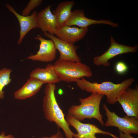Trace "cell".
Wrapping results in <instances>:
<instances>
[{
    "label": "cell",
    "instance_id": "obj_1",
    "mask_svg": "<svg viewBox=\"0 0 138 138\" xmlns=\"http://www.w3.org/2000/svg\"><path fill=\"white\" fill-rule=\"evenodd\" d=\"M132 78L126 79L119 84L108 81L99 83L91 82L82 77L76 82L81 89L91 94L97 93L105 95L106 101L110 104L114 105L117 102L120 95L125 91L135 82Z\"/></svg>",
    "mask_w": 138,
    "mask_h": 138
},
{
    "label": "cell",
    "instance_id": "obj_2",
    "mask_svg": "<svg viewBox=\"0 0 138 138\" xmlns=\"http://www.w3.org/2000/svg\"><path fill=\"white\" fill-rule=\"evenodd\" d=\"M55 84H47L44 89L42 100V108L45 118L50 122L55 123L59 129L64 131L66 138H74V133L71 130L64 114L56 100Z\"/></svg>",
    "mask_w": 138,
    "mask_h": 138
},
{
    "label": "cell",
    "instance_id": "obj_3",
    "mask_svg": "<svg viewBox=\"0 0 138 138\" xmlns=\"http://www.w3.org/2000/svg\"><path fill=\"white\" fill-rule=\"evenodd\" d=\"M104 95L97 93L91 94L85 98H79L80 104L72 105L68 109V114L80 121L85 119H95L104 125L102 115L100 110V103Z\"/></svg>",
    "mask_w": 138,
    "mask_h": 138
},
{
    "label": "cell",
    "instance_id": "obj_4",
    "mask_svg": "<svg viewBox=\"0 0 138 138\" xmlns=\"http://www.w3.org/2000/svg\"><path fill=\"white\" fill-rule=\"evenodd\" d=\"M53 65L58 77L67 83L76 82L82 77H90L92 75L90 67L80 62L58 60Z\"/></svg>",
    "mask_w": 138,
    "mask_h": 138
},
{
    "label": "cell",
    "instance_id": "obj_5",
    "mask_svg": "<svg viewBox=\"0 0 138 138\" xmlns=\"http://www.w3.org/2000/svg\"><path fill=\"white\" fill-rule=\"evenodd\" d=\"M103 108L107 117L105 126L116 127L119 131L124 134H138V119L126 115L120 117L114 112L111 111L105 104H103Z\"/></svg>",
    "mask_w": 138,
    "mask_h": 138
},
{
    "label": "cell",
    "instance_id": "obj_6",
    "mask_svg": "<svg viewBox=\"0 0 138 138\" xmlns=\"http://www.w3.org/2000/svg\"><path fill=\"white\" fill-rule=\"evenodd\" d=\"M65 119L69 125L73 126L77 131V133L73 135L74 138H97L95 136L96 134L120 138L110 132L100 129L94 124L82 123L69 114L66 115Z\"/></svg>",
    "mask_w": 138,
    "mask_h": 138
},
{
    "label": "cell",
    "instance_id": "obj_7",
    "mask_svg": "<svg viewBox=\"0 0 138 138\" xmlns=\"http://www.w3.org/2000/svg\"><path fill=\"white\" fill-rule=\"evenodd\" d=\"M110 41V45L107 50L101 55L94 58V63L95 65L108 66L110 65L109 61L115 56L125 53H135L137 51L138 45L131 47L119 43L112 36Z\"/></svg>",
    "mask_w": 138,
    "mask_h": 138
},
{
    "label": "cell",
    "instance_id": "obj_8",
    "mask_svg": "<svg viewBox=\"0 0 138 138\" xmlns=\"http://www.w3.org/2000/svg\"><path fill=\"white\" fill-rule=\"evenodd\" d=\"M44 34L53 41L56 50L60 53L59 60L76 62H81L80 58L76 53V50L79 48L78 46L75 45L62 40L53 34L48 32H44Z\"/></svg>",
    "mask_w": 138,
    "mask_h": 138
},
{
    "label": "cell",
    "instance_id": "obj_9",
    "mask_svg": "<svg viewBox=\"0 0 138 138\" xmlns=\"http://www.w3.org/2000/svg\"><path fill=\"white\" fill-rule=\"evenodd\" d=\"M117 102L121 105L123 110L129 116L138 119V87H129L119 97Z\"/></svg>",
    "mask_w": 138,
    "mask_h": 138
},
{
    "label": "cell",
    "instance_id": "obj_10",
    "mask_svg": "<svg viewBox=\"0 0 138 138\" xmlns=\"http://www.w3.org/2000/svg\"><path fill=\"white\" fill-rule=\"evenodd\" d=\"M34 38L40 41L39 50L36 54L31 55L26 59L46 62L54 60L56 58V50L52 40L45 39L40 35Z\"/></svg>",
    "mask_w": 138,
    "mask_h": 138
},
{
    "label": "cell",
    "instance_id": "obj_11",
    "mask_svg": "<svg viewBox=\"0 0 138 138\" xmlns=\"http://www.w3.org/2000/svg\"><path fill=\"white\" fill-rule=\"evenodd\" d=\"M104 24L111 26L115 28L119 26L118 23H114L109 20H99L89 19L85 16L84 11L77 9L73 11L70 18L65 26H77L80 28L88 27V26L96 24Z\"/></svg>",
    "mask_w": 138,
    "mask_h": 138
},
{
    "label": "cell",
    "instance_id": "obj_12",
    "mask_svg": "<svg viewBox=\"0 0 138 138\" xmlns=\"http://www.w3.org/2000/svg\"><path fill=\"white\" fill-rule=\"evenodd\" d=\"M5 6L8 9L16 16L19 22L20 31L17 43L20 44L25 35L29 31L33 28H39L37 19V13L36 11H34L30 16H24L19 14L9 4L7 3Z\"/></svg>",
    "mask_w": 138,
    "mask_h": 138
},
{
    "label": "cell",
    "instance_id": "obj_13",
    "mask_svg": "<svg viewBox=\"0 0 138 138\" xmlns=\"http://www.w3.org/2000/svg\"><path fill=\"white\" fill-rule=\"evenodd\" d=\"M51 6L49 5L37 13V19L39 28L43 33L54 34L58 29L55 17L51 10Z\"/></svg>",
    "mask_w": 138,
    "mask_h": 138
},
{
    "label": "cell",
    "instance_id": "obj_14",
    "mask_svg": "<svg viewBox=\"0 0 138 138\" xmlns=\"http://www.w3.org/2000/svg\"><path fill=\"white\" fill-rule=\"evenodd\" d=\"M88 31V27L78 28L64 26L58 29L55 34L60 39L74 44L82 39Z\"/></svg>",
    "mask_w": 138,
    "mask_h": 138
},
{
    "label": "cell",
    "instance_id": "obj_15",
    "mask_svg": "<svg viewBox=\"0 0 138 138\" xmlns=\"http://www.w3.org/2000/svg\"><path fill=\"white\" fill-rule=\"evenodd\" d=\"M30 78L38 79L44 84H55L61 80L57 76L53 64H49L44 68H37L30 74Z\"/></svg>",
    "mask_w": 138,
    "mask_h": 138
},
{
    "label": "cell",
    "instance_id": "obj_16",
    "mask_svg": "<svg viewBox=\"0 0 138 138\" xmlns=\"http://www.w3.org/2000/svg\"><path fill=\"white\" fill-rule=\"evenodd\" d=\"M44 84L38 79L30 77L22 87L14 92V98L23 100L32 97L38 92Z\"/></svg>",
    "mask_w": 138,
    "mask_h": 138
},
{
    "label": "cell",
    "instance_id": "obj_17",
    "mask_svg": "<svg viewBox=\"0 0 138 138\" xmlns=\"http://www.w3.org/2000/svg\"><path fill=\"white\" fill-rule=\"evenodd\" d=\"M75 4L73 1H65L59 4L53 14L55 17L57 29L65 26L71 17V9Z\"/></svg>",
    "mask_w": 138,
    "mask_h": 138
},
{
    "label": "cell",
    "instance_id": "obj_18",
    "mask_svg": "<svg viewBox=\"0 0 138 138\" xmlns=\"http://www.w3.org/2000/svg\"><path fill=\"white\" fill-rule=\"evenodd\" d=\"M12 71V70L6 68L0 70V100L4 97V93L3 90L4 88L11 81L10 77Z\"/></svg>",
    "mask_w": 138,
    "mask_h": 138
},
{
    "label": "cell",
    "instance_id": "obj_19",
    "mask_svg": "<svg viewBox=\"0 0 138 138\" xmlns=\"http://www.w3.org/2000/svg\"><path fill=\"white\" fill-rule=\"evenodd\" d=\"M42 2L41 0H30L26 7L22 11L21 15L24 16H28L30 12L40 5Z\"/></svg>",
    "mask_w": 138,
    "mask_h": 138
},
{
    "label": "cell",
    "instance_id": "obj_20",
    "mask_svg": "<svg viewBox=\"0 0 138 138\" xmlns=\"http://www.w3.org/2000/svg\"><path fill=\"white\" fill-rule=\"evenodd\" d=\"M115 68L116 72L120 74H122L125 73L128 68L126 64L121 61H119L116 63Z\"/></svg>",
    "mask_w": 138,
    "mask_h": 138
},
{
    "label": "cell",
    "instance_id": "obj_21",
    "mask_svg": "<svg viewBox=\"0 0 138 138\" xmlns=\"http://www.w3.org/2000/svg\"><path fill=\"white\" fill-rule=\"evenodd\" d=\"M63 137L61 132L58 130L56 134H53L51 136L48 137L43 136L41 138H63Z\"/></svg>",
    "mask_w": 138,
    "mask_h": 138
},
{
    "label": "cell",
    "instance_id": "obj_22",
    "mask_svg": "<svg viewBox=\"0 0 138 138\" xmlns=\"http://www.w3.org/2000/svg\"><path fill=\"white\" fill-rule=\"evenodd\" d=\"M0 138H16L12 134L6 135L5 132L3 131L0 134Z\"/></svg>",
    "mask_w": 138,
    "mask_h": 138
},
{
    "label": "cell",
    "instance_id": "obj_23",
    "mask_svg": "<svg viewBox=\"0 0 138 138\" xmlns=\"http://www.w3.org/2000/svg\"><path fill=\"white\" fill-rule=\"evenodd\" d=\"M120 138H134L129 134H124L121 131H119Z\"/></svg>",
    "mask_w": 138,
    "mask_h": 138
}]
</instances>
